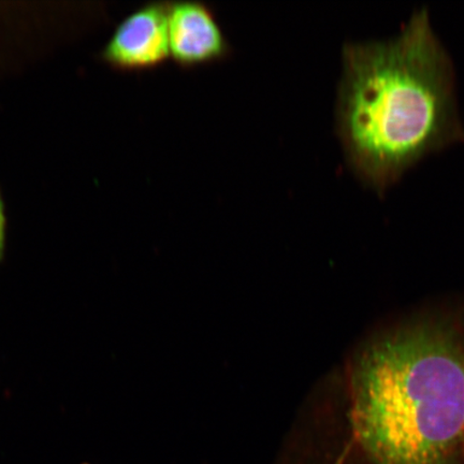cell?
Wrapping results in <instances>:
<instances>
[{
	"instance_id": "obj_3",
	"label": "cell",
	"mask_w": 464,
	"mask_h": 464,
	"mask_svg": "<svg viewBox=\"0 0 464 464\" xmlns=\"http://www.w3.org/2000/svg\"><path fill=\"white\" fill-rule=\"evenodd\" d=\"M169 0L140 5L121 20L102 51L104 63L118 71H144L170 58Z\"/></svg>"
},
{
	"instance_id": "obj_5",
	"label": "cell",
	"mask_w": 464,
	"mask_h": 464,
	"mask_svg": "<svg viewBox=\"0 0 464 464\" xmlns=\"http://www.w3.org/2000/svg\"><path fill=\"white\" fill-rule=\"evenodd\" d=\"M7 214H5V206L0 189V264L3 263L5 253V243H7Z\"/></svg>"
},
{
	"instance_id": "obj_1",
	"label": "cell",
	"mask_w": 464,
	"mask_h": 464,
	"mask_svg": "<svg viewBox=\"0 0 464 464\" xmlns=\"http://www.w3.org/2000/svg\"><path fill=\"white\" fill-rule=\"evenodd\" d=\"M336 464H464V297L375 328L345 372Z\"/></svg>"
},
{
	"instance_id": "obj_4",
	"label": "cell",
	"mask_w": 464,
	"mask_h": 464,
	"mask_svg": "<svg viewBox=\"0 0 464 464\" xmlns=\"http://www.w3.org/2000/svg\"><path fill=\"white\" fill-rule=\"evenodd\" d=\"M170 58L182 67L225 60L232 45L216 11L200 0H179L169 5Z\"/></svg>"
},
{
	"instance_id": "obj_2",
	"label": "cell",
	"mask_w": 464,
	"mask_h": 464,
	"mask_svg": "<svg viewBox=\"0 0 464 464\" xmlns=\"http://www.w3.org/2000/svg\"><path fill=\"white\" fill-rule=\"evenodd\" d=\"M342 62L336 133L348 167L377 194L423 156L464 140L454 67L427 9L396 37L345 43Z\"/></svg>"
}]
</instances>
